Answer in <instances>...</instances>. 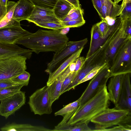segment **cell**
Masks as SVG:
<instances>
[{
    "label": "cell",
    "mask_w": 131,
    "mask_h": 131,
    "mask_svg": "<svg viewBox=\"0 0 131 131\" xmlns=\"http://www.w3.org/2000/svg\"><path fill=\"white\" fill-rule=\"evenodd\" d=\"M7 10L6 6H3L0 3V21L5 16Z\"/></svg>",
    "instance_id": "obj_43"
},
{
    "label": "cell",
    "mask_w": 131,
    "mask_h": 131,
    "mask_svg": "<svg viewBox=\"0 0 131 131\" xmlns=\"http://www.w3.org/2000/svg\"></svg>",
    "instance_id": "obj_50"
},
{
    "label": "cell",
    "mask_w": 131,
    "mask_h": 131,
    "mask_svg": "<svg viewBox=\"0 0 131 131\" xmlns=\"http://www.w3.org/2000/svg\"><path fill=\"white\" fill-rule=\"evenodd\" d=\"M102 2V4H103L104 2V1L106 0H101Z\"/></svg>",
    "instance_id": "obj_49"
},
{
    "label": "cell",
    "mask_w": 131,
    "mask_h": 131,
    "mask_svg": "<svg viewBox=\"0 0 131 131\" xmlns=\"http://www.w3.org/2000/svg\"><path fill=\"white\" fill-rule=\"evenodd\" d=\"M109 97L106 85L96 94L81 106H78L73 114L65 124L73 125L85 123L108 107Z\"/></svg>",
    "instance_id": "obj_2"
},
{
    "label": "cell",
    "mask_w": 131,
    "mask_h": 131,
    "mask_svg": "<svg viewBox=\"0 0 131 131\" xmlns=\"http://www.w3.org/2000/svg\"><path fill=\"white\" fill-rule=\"evenodd\" d=\"M80 99V97L75 101L67 104L54 113L55 116L61 115L63 116V118L62 121L55 126L54 128L52 130L53 131L66 123L79 106Z\"/></svg>",
    "instance_id": "obj_19"
},
{
    "label": "cell",
    "mask_w": 131,
    "mask_h": 131,
    "mask_svg": "<svg viewBox=\"0 0 131 131\" xmlns=\"http://www.w3.org/2000/svg\"><path fill=\"white\" fill-rule=\"evenodd\" d=\"M121 26L122 24L109 42L106 51V58L110 67L114 57L118 50L128 39H131L126 36Z\"/></svg>",
    "instance_id": "obj_12"
},
{
    "label": "cell",
    "mask_w": 131,
    "mask_h": 131,
    "mask_svg": "<svg viewBox=\"0 0 131 131\" xmlns=\"http://www.w3.org/2000/svg\"><path fill=\"white\" fill-rule=\"evenodd\" d=\"M93 5L100 18L101 16V8L103 5L101 0H92Z\"/></svg>",
    "instance_id": "obj_41"
},
{
    "label": "cell",
    "mask_w": 131,
    "mask_h": 131,
    "mask_svg": "<svg viewBox=\"0 0 131 131\" xmlns=\"http://www.w3.org/2000/svg\"><path fill=\"white\" fill-rule=\"evenodd\" d=\"M91 35L90 46L86 59L89 57L95 52L103 44L106 39H104L101 37L96 24L92 26Z\"/></svg>",
    "instance_id": "obj_21"
},
{
    "label": "cell",
    "mask_w": 131,
    "mask_h": 131,
    "mask_svg": "<svg viewBox=\"0 0 131 131\" xmlns=\"http://www.w3.org/2000/svg\"><path fill=\"white\" fill-rule=\"evenodd\" d=\"M67 76L66 73L63 72L51 85L48 86L49 97L51 105L60 96L63 82Z\"/></svg>",
    "instance_id": "obj_22"
},
{
    "label": "cell",
    "mask_w": 131,
    "mask_h": 131,
    "mask_svg": "<svg viewBox=\"0 0 131 131\" xmlns=\"http://www.w3.org/2000/svg\"><path fill=\"white\" fill-rule=\"evenodd\" d=\"M61 29L46 30L39 29L35 32H30L19 39L16 44L21 45L38 54L41 52L57 53L64 48L69 41Z\"/></svg>",
    "instance_id": "obj_1"
},
{
    "label": "cell",
    "mask_w": 131,
    "mask_h": 131,
    "mask_svg": "<svg viewBox=\"0 0 131 131\" xmlns=\"http://www.w3.org/2000/svg\"><path fill=\"white\" fill-rule=\"evenodd\" d=\"M19 85L12 82L10 79L0 80V90L6 88Z\"/></svg>",
    "instance_id": "obj_39"
},
{
    "label": "cell",
    "mask_w": 131,
    "mask_h": 131,
    "mask_svg": "<svg viewBox=\"0 0 131 131\" xmlns=\"http://www.w3.org/2000/svg\"><path fill=\"white\" fill-rule=\"evenodd\" d=\"M26 20L35 24L49 22L61 23V21L56 17L53 10L36 6L31 15Z\"/></svg>",
    "instance_id": "obj_14"
},
{
    "label": "cell",
    "mask_w": 131,
    "mask_h": 131,
    "mask_svg": "<svg viewBox=\"0 0 131 131\" xmlns=\"http://www.w3.org/2000/svg\"><path fill=\"white\" fill-rule=\"evenodd\" d=\"M114 0V3L115 4H118V3L121 1L122 0Z\"/></svg>",
    "instance_id": "obj_48"
},
{
    "label": "cell",
    "mask_w": 131,
    "mask_h": 131,
    "mask_svg": "<svg viewBox=\"0 0 131 131\" xmlns=\"http://www.w3.org/2000/svg\"><path fill=\"white\" fill-rule=\"evenodd\" d=\"M25 92L20 91L7 98L2 100L0 104V115L7 119L25 104Z\"/></svg>",
    "instance_id": "obj_10"
},
{
    "label": "cell",
    "mask_w": 131,
    "mask_h": 131,
    "mask_svg": "<svg viewBox=\"0 0 131 131\" xmlns=\"http://www.w3.org/2000/svg\"><path fill=\"white\" fill-rule=\"evenodd\" d=\"M84 48L83 47L75 52L65 60L58 68L53 72L49 73V76L47 85L49 86L69 67L70 64L74 61L80 57Z\"/></svg>",
    "instance_id": "obj_18"
},
{
    "label": "cell",
    "mask_w": 131,
    "mask_h": 131,
    "mask_svg": "<svg viewBox=\"0 0 131 131\" xmlns=\"http://www.w3.org/2000/svg\"><path fill=\"white\" fill-rule=\"evenodd\" d=\"M88 41L87 38L75 41H69L60 51L56 53L52 60L48 64L45 71L49 74L52 72L56 67L62 61L81 48L84 47Z\"/></svg>",
    "instance_id": "obj_9"
},
{
    "label": "cell",
    "mask_w": 131,
    "mask_h": 131,
    "mask_svg": "<svg viewBox=\"0 0 131 131\" xmlns=\"http://www.w3.org/2000/svg\"><path fill=\"white\" fill-rule=\"evenodd\" d=\"M32 51L22 48L16 44H7L0 42V60L16 56H22L29 59Z\"/></svg>",
    "instance_id": "obj_15"
},
{
    "label": "cell",
    "mask_w": 131,
    "mask_h": 131,
    "mask_svg": "<svg viewBox=\"0 0 131 131\" xmlns=\"http://www.w3.org/2000/svg\"><path fill=\"white\" fill-rule=\"evenodd\" d=\"M61 22V24L66 28L80 27L85 24V21L83 18L74 20Z\"/></svg>",
    "instance_id": "obj_33"
},
{
    "label": "cell",
    "mask_w": 131,
    "mask_h": 131,
    "mask_svg": "<svg viewBox=\"0 0 131 131\" xmlns=\"http://www.w3.org/2000/svg\"><path fill=\"white\" fill-rule=\"evenodd\" d=\"M86 58L83 57H80L75 61V68L74 72H78L82 68L84 64Z\"/></svg>",
    "instance_id": "obj_38"
},
{
    "label": "cell",
    "mask_w": 131,
    "mask_h": 131,
    "mask_svg": "<svg viewBox=\"0 0 131 131\" xmlns=\"http://www.w3.org/2000/svg\"><path fill=\"white\" fill-rule=\"evenodd\" d=\"M115 34L112 32L106 38L103 44L92 55L86 59L81 69L78 72L72 82L63 92L74 89L78 83L91 72L102 69L108 64L105 52L109 43Z\"/></svg>",
    "instance_id": "obj_3"
},
{
    "label": "cell",
    "mask_w": 131,
    "mask_h": 131,
    "mask_svg": "<svg viewBox=\"0 0 131 131\" xmlns=\"http://www.w3.org/2000/svg\"><path fill=\"white\" fill-rule=\"evenodd\" d=\"M69 67L71 73H72L74 72L75 68V61L71 63Z\"/></svg>",
    "instance_id": "obj_45"
},
{
    "label": "cell",
    "mask_w": 131,
    "mask_h": 131,
    "mask_svg": "<svg viewBox=\"0 0 131 131\" xmlns=\"http://www.w3.org/2000/svg\"><path fill=\"white\" fill-rule=\"evenodd\" d=\"M21 27L19 21L0 28V42L16 44L20 38L30 33Z\"/></svg>",
    "instance_id": "obj_11"
},
{
    "label": "cell",
    "mask_w": 131,
    "mask_h": 131,
    "mask_svg": "<svg viewBox=\"0 0 131 131\" xmlns=\"http://www.w3.org/2000/svg\"><path fill=\"white\" fill-rule=\"evenodd\" d=\"M123 75L113 76L111 78L107 88L110 100L116 106L121 93L123 80Z\"/></svg>",
    "instance_id": "obj_17"
},
{
    "label": "cell",
    "mask_w": 131,
    "mask_h": 131,
    "mask_svg": "<svg viewBox=\"0 0 131 131\" xmlns=\"http://www.w3.org/2000/svg\"><path fill=\"white\" fill-rule=\"evenodd\" d=\"M28 103L34 114L40 115L49 114L52 112L47 85L37 90L29 97Z\"/></svg>",
    "instance_id": "obj_7"
},
{
    "label": "cell",
    "mask_w": 131,
    "mask_h": 131,
    "mask_svg": "<svg viewBox=\"0 0 131 131\" xmlns=\"http://www.w3.org/2000/svg\"><path fill=\"white\" fill-rule=\"evenodd\" d=\"M70 3L74 7L80 8V5L79 0H66Z\"/></svg>",
    "instance_id": "obj_44"
},
{
    "label": "cell",
    "mask_w": 131,
    "mask_h": 131,
    "mask_svg": "<svg viewBox=\"0 0 131 131\" xmlns=\"http://www.w3.org/2000/svg\"><path fill=\"white\" fill-rule=\"evenodd\" d=\"M110 66L107 64L102 68L92 79L80 97L79 106L92 98L104 86L106 85L110 77Z\"/></svg>",
    "instance_id": "obj_8"
},
{
    "label": "cell",
    "mask_w": 131,
    "mask_h": 131,
    "mask_svg": "<svg viewBox=\"0 0 131 131\" xmlns=\"http://www.w3.org/2000/svg\"><path fill=\"white\" fill-rule=\"evenodd\" d=\"M78 72H74L70 73L64 79L63 82L60 93V95L72 82Z\"/></svg>",
    "instance_id": "obj_35"
},
{
    "label": "cell",
    "mask_w": 131,
    "mask_h": 131,
    "mask_svg": "<svg viewBox=\"0 0 131 131\" xmlns=\"http://www.w3.org/2000/svg\"><path fill=\"white\" fill-rule=\"evenodd\" d=\"M73 7L70 3L66 0H58L53 10L56 17L61 21Z\"/></svg>",
    "instance_id": "obj_23"
},
{
    "label": "cell",
    "mask_w": 131,
    "mask_h": 131,
    "mask_svg": "<svg viewBox=\"0 0 131 131\" xmlns=\"http://www.w3.org/2000/svg\"><path fill=\"white\" fill-rule=\"evenodd\" d=\"M17 4V2L7 1L6 5L7 13L4 17L9 22H11L14 20L12 17Z\"/></svg>",
    "instance_id": "obj_32"
},
{
    "label": "cell",
    "mask_w": 131,
    "mask_h": 131,
    "mask_svg": "<svg viewBox=\"0 0 131 131\" xmlns=\"http://www.w3.org/2000/svg\"><path fill=\"white\" fill-rule=\"evenodd\" d=\"M83 10L81 8L73 7L61 22L74 20L83 18Z\"/></svg>",
    "instance_id": "obj_27"
},
{
    "label": "cell",
    "mask_w": 131,
    "mask_h": 131,
    "mask_svg": "<svg viewBox=\"0 0 131 131\" xmlns=\"http://www.w3.org/2000/svg\"><path fill=\"white\" fill-rule=\"evenodd\" d=\"M122 89L117 105L115 107L131 111V73L123 74Z\"/></svg>",
    "instance_id": "obj_13"
},
{
    "label": "cell",
    "mask_w": 131,
    "mask_h": 131,
    "mask_svg": "<svg viewBox=\"0 0 131 131\" xmlns=\"http://www.w3.org/2000/svg\"><path fill=\"white\" fill-rule=\"evenodd\" d=\"M96 24L101 37L104 39H106L111 32L113 25L109 26L105 20H102Z\"/></svg>",
    "instance_id": "obj_25"
},
{
    "label": "cell",
    "mask_w": 131,
    "mask_h": 131,
    "mask_svg": "<svg viewBox=\"0 0 131 131\" xmlns=\"http://www.w3.org/2000/svg\"><path fill=\"white\" fill-rule=\"evenodd\" d=\"M8 0H0V3L3 6H6Z\"/></svg>",
    "instance_id": "obj_47"
},
{
    "label": "cell",
    "mask_w": 131,
    "mask_h": 131,
    "mask_svg": "<svg viewBox=\"0 0 131 131\" xmlns=\"http://www.w3.org/2000/svg\"><path fill=\"white\" fill-rule=\"evenodd\" d=\"M23 86L19 84L0 89V101L19 92Z\"/></svg>",
    "instance_id": "obj_26"
},
{
    "label": "cell",
    "mask_w": 131,
    "mask_h": 131,
    "mask_svg": "<svg viewBox=\"0 0 131 131\" xmlns=\"http://www.w3.org/2000/svg\"><path fill=\"white\" fill-rule=\"evenodd\" d=\"M101 69H100L95 70L89 73L79 82L78 84V85L92 79L96 74Z\"/></svg>",
    "instance_id": "obj_40"
},
{
    "label": "cell",
    "mask_w": 131,
    "mask_h": 131,
    "mask_svg": "<svg viewBox=\"0 0 131 131\" xmlns=\"http://www.w3.org/2000/svg\"><path fill=\"white\" fill-rule=\"evenodd\" d=\"M35 6L53 10L58 0H29Z\"/></svg>",
    "instance_id": "obj_30"
},
{
    "label": "cell",
    "mask_w": 131,
    "mask_h": 131,
    "mask_svg": "<svg viewBox=\"0 0 131 131\" xmlns=\"http://www.w3.org/2000/svg\"><path fill=\"white\" fill-rule=\"evenodd\" d=\"M95 124V129L92 131H101L114 125L131 126V111L128 110L108 107L91 120Z\"/></svg>",
    "instance_id": "obj_4"
},
{
    "label": "cell",
    "mask_w": 131,
    "mask_h": 131,
    "mask_svg": "<svg viewBox=\"0 0 131 131\" xmlns=\"http://www.w3.org/2000/svg\"><path fill=\"white\" fill-rule=\"evenodd\" d=\"M122 20V28L126 36L131 38V18Z\"/></svg>",
    "instance_id": "obj_34"
},
{
    "label": "cell",
    "mask_w": 131,
    "mask_h": 131,
    "mask_svg": "<svg viewBox=\"0 0 131 131\" xmlns=\"http://www.w3.org/2000/svg\"><path fill=\"white\" fill-rule=\"evenodd\" d=\"M2 131H52L43 126H34L28 124L8 123L1 128Z\"/></svg>",
    "instance_id": "obj_20"
},
{
    "label": "cell",
    "mask_w": 131,
    "mask_h": 131,
    "mask_svg": "<svg viewBox=\"0 0 131 131\" xmlns=\"http://www.w3.org/2000/svg\"><path fill=\"white\" fill-rule=\"evenodd\" d=\"M27 59L19 55L0 60V80L10 79L25 71Z\"/></svg>",
    "instance_id": "obj_6"
},
{
    "label": "cell",
    "mask_w": 131,
    "mask_h": 131,
    "mask_svg": "<svg viewBox=\"0 0 131 131\" xmlns=\"http://www.w3.org/2000/svg\"><path fill=\"white\" fill-rule=\"evenodd\" d=\"M35 24L41 27L53 30H58L65 28L64 27L61 23L55 22L39 23Z\"/></svg>",
    "instance_id": "obj_31"
},
{
    "label": "cell",
    "mask_w": 131,
    "mask_h": 131,
    "mask_svg": "<svg viewBox=\"0 0 131 131\" xmlns=\"http://www.w3.org/2000/svg\"><path fill=\"white\" fill-rule=\"evenodd\" d=\"M119 15L122 20L131 18V2L126 4Z\"/></svg>",
    "instance_id": "obj_36"
},
{
    "label": "cell",
    "mask_w": 131,
    "mask_h": 131,
    "mask_svg": "<svg viewBox=\"0 0 131 131\" xmlns=\"http://www.w3.org/2000/svg\"><path fill=\"white\" fill-rule=\"evenodd\" d=\"M30 76L29 72L25 71L19 75L12 78L10 79L16 83L22 85L23 86H27L29 83Z\"/></svg>",
    "instance_id": "obj_29"
},
{
    "label": "cell",
    "mask_w": 131,
    "mask_h": 131,
    "mask_svg": "<svg viewBox=\"0 0 131 131\" xmlns=\"http://www.w3.org/2000/svg\"><path fill=\"white\" fill-rule=\"evenodd\" d=\"M35 6L29 0H19L15 8L12 19L18 21L26 19L31 15Z\"/></svg>",
    "instance_id": "obj_16"
},
{
    "label": "cell",
    "mask_w": 131,
    "mask_h": 131,
    "mask_svg": "<svg viewBox=\"0 0 131 131\" xmlns=\"http://www.w3.org/2000/svg\"><path fill=\"white\" fill-rule=\"evenodd\" d=\"M110 78L131 73V39H128L118 50L110 68Z\"/></svg>",
    "instance_id": "obj_5"
},
{
    "label": "cell",
    "mask_w": 131,
    "mask_h": 131,
    "mask_svg": "<svg viewBox=\"0 0 131 131\" xmlns=\"http://www.w3.org/2000/svg\"><path fill=\"white\" fill-rule=\"evenodd\" d=\"M123 2L121 4V12L123 10L125 6L127 3L131 2V0H123Z\"/></svg>",
    "instance_id": "obj_46"
},
{
    "label": "cell",
    "mask_w": 131,
    "mask_h": 131,
    "mask_svg": "<svg viewBox=\"0 0 131 131\" xmlns=\"http://www.w3.org/2000/svg\"><path fill=\"white\" fill-rule=\"evenodd\" d=\"M53 131H91V129L85 123L73 125L65 124L53 130Z\"/></svg>",
    "instance_id": "obj_24"
},
{
    "label": "cell",
    "mask_w": 131,
    "mask_h": 131,
    "mask_svg": "<svg viewBox=\"0 0 131 131\" xmlns=\"http://www.w3.org/2000/svg\"><path fill=\"white\" fill-rule=\"evenodd\" d=\"M17 21H18L14 20L12 21L9 22L4 17L0 21V28L8 26L13 24Z\"/></svg>",
    "instance_id": "obj_42"
},
{
    "label": "cell",
    "mask_w": 131,
    "mask_h": 131,
    "mask_svg": "<svg viewBox=\"0 0 131 131\" xmlns=\"http://www.w3.org/2000/svg\"><path fill=\"white\" fill-rule=\"evenodd\" d=\"M101 131H131V126L118 125L110 128L104 129H102Z\"/></svg>",
    "instance_id": "obj_37"
},
{
    "label": "cell",
    "mask_w": 131,
    "mask_h": 131,
    "mask_svg": "<svg viewBox=\"0 0 131 131\" xmlns=\"http://www.w3.org/2000/svg\"><path fill=\"white\" fill-rule=\"evenodd\" d=\"M115 4L112 0H106L103 4L101 8L102 20L109 18L113 9Z\"/></svg>",
    "instance_id": "obj_28"
}]
</instances>
